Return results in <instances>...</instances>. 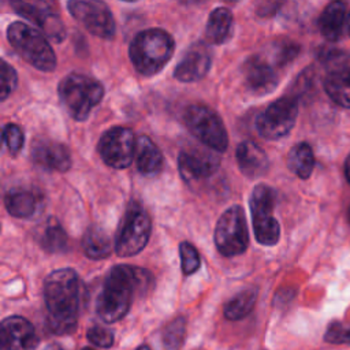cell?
Instances as JSON below:
<instances>
[{
	"mask_svg": "<svg viewBox=\"0 0 350 350\" xmlns=\"http://www.w3.org/2000/svg\"><path fill=\"white\" fill-rule=\"evenodd\" d=\"M153 284L149 271L131 267L115 265L107 275L97 297L96 310L105 323H115L126 316L135 294H145Z\"/></svg>",
	"mask_w": 350,
	"mask_h": 350,
	"instance_id": "cell-1",
	"label": "cell"
},
{
	"mask_svg": "<svg viewBox=\"0 0 350 350\" xmlns=\"http://www.w3.org/2000/svg\"><path fill=\"white\" fill-rule=\"evenodd\" d=\"M44 299L46 321L56 335H68L75 331L81 304V282L71 268L51 272L44 280Z\"/></svg>",
	"mask_w": 350,
	"mask_h": 350,
	"instance_id": "cell-2",
	"label": "cell"
},
{
	"mask_svg": "<svg viewBox=\"0 0 350 350\" xmlns=\"http://www.w3.org/2000/svg\"><path fill=\"white\" fill-rule=\"evenodd\" d=\"M175 51L172 36L163 29H146L135 34L129 46L134 68L145 77H152L163 70Z\"/></svg>",
	"mask_w": 350,
	"mask_h": 350,
	"instance_id": "cell-3",
	"label": "cell"
},
{
	"mask_svg": "<svg viewBox=\"0 0 350 350\" xmlns=\"http://www.w3.org/2000/svg\"><path fill=\"white\" fill-rule=\"evenodd\" d=\"M57 92L68 115L78 122H83L101 101L104 86L92 77L72 72L59 82Z\"/></svg>",
	"mask_w": 350,
	"mask_h": 350,
	"instance_id": "cell-4",
	"label": "cell"
},
{
	"mask_svg": "<svg viewBox=\"0 0 350 350\" xmlns=\"http://www.w3.org/2000/svg\"><path fill=\"white\" fill-rule=\"evenodd\" d=\"M7 40L14 51L34 68L51 72L56 68V55L48 40L25 22H12L7 27Z\"/></svg>",
	"mask_w": 350,
	"mask_h": 350,
	"instance_id": "cell-5",
	"label": "cell"
},
{
	"mask_svg": "<svg viewBox=\"0 0 350 350\" xmlns=\"http://www.w3.org/2000/svg\"><path fill=\"white\" fill-rule=\"evenodd\" d=\"M152 232V220L142 205L131 202L124 212L116 237L115 252L120 257H131L142 252Z\"/></svg>",
	"mask_w": 350,
	"mask_h": 350,
	"instance_id": "cell-6",
	"label": "cell"
},
{
	"mask_svg": "<svg viewBox=\"0 0 350 350\" xmlns=\"http://www.w3.org/2000/svg\"><path fill=\"white\" fill-rule=\"evenodd\" d=\"M187 130L205 146L215 152H224L228 135L220 116L204 104H191L183 112Z\"/></svg>",
	"mask_w": 350,
	"mask_h": 350,
	"instance_id": "cell-7",
	"label": "cell"
},
{
	"mask_svg": "<svg viewBox=\"0 0 350 350\" xmlns=\"http://www.w3.org/2000/svg\"><path fill=\"white\" fill-rule=\"evenodd\" d=\"M276 202V193L268 185H257L249 200L253 232L258 243L264 246H273L280 237V226L273 217L272 212Z\"/></svg>",
	"mask_w": 350,
	"mask_h": 350,
	"instance_id": "cell-8",
	"label": "cell"
},
{
	"mask_svg": "<svg viewBox=\"0 0 350 350\" xmlns=\"http://www.w3.org/2000/svg\"><path fill=\"white\" fill-rule=\"evenodd\" d=\"M215 245L224 257L242 254L249 245V230L242 206L227 208L217 219L215 227Z\"/></svg>",
	"mask_w": 350,
	"mask_h": 350,
	"instance_id": "cell-9",
	"label": "cell"
},
{
	"mask_svg": "<svg viewBox=\"0 0 350 350\" xmlns=\"http://www.w3.org/2000/svg\"><path fill=\"white\" fill-rule=\"evenodd\" d=\"M297 116L298 98L295 96H283L258 113L256 129L267 139H279L291 131Z\"/></svg>",
	"mask_w": 350,
	"mask_h": 350,
	"instance_id": "cell-10",
	"label": "cell"
},
{
	"mask_svg": "<svg viewBox=\"0 0 350 350\" xmlns=\"http://www.w3.org/2000/svg\"><path fill=\"white\" fill-rule=\"evenodd\" d=\"M135 146L134 133L129 127L115 126L103 133L97 150L107 165L115 170H124L135 157Z\"/></svg>",
	"mask_w": 350,
	"mask_h": 350,
	"instance_id": "cell-11",
	"label": "cell"
},
{
	"mask_svg": "<svg viewBox=\"0 0 350 350\" xmlns=\"http://www.w3.org/2000/svg\"><path fill=\"white\" fill-rule=\"evenodd\" d=\"M68 12L89 33L104 40L115 36V19L109 7L103 1L93 0H71L67 3Z\"/></svg>",
	"mask_w": 350,
	"mask_h": 350,
	"instance_id": "cell-12",
	"label": "cell"
},
{
	"mask_svg": "<svg viewBox=\"0 0 350 350\" xmlns=\"http://www.w3.org/2000/svg\"><path fill=\"white\" fill-rule=\"evenodd\" d=\"M328 66L323 86L328 97L343 108H350V56L329 51L321 56Z\"/></svg>",
	"mask_w": 350,
	"mask_h": 350,
	"instance_id": "cell-13",
	"label": "cell"
},
{
	"mask_svg": "<svg viewBox=\"0 0 350 350\" xmlns=\"http://www.w3.org/2000/svg\"><path fill=\"white\" fill-rule=\"evenodd\" d=\"M11 7L25 19L34 22L55 42H62L66 29L52 1H12Z\"/></svg>",
	"mask_w": 350,
	"mask_h": 350,
	"instance_id": "cell-14",
	"label": "cell"
},
{
	"mask_svg": "<svg viewBox=\"0 0 350 350\" xmlns=\"http://www.w3.org/2000/svg\"><path fill=\"white\" fill-rule=\"evenodd\" d=\"M220 165L217 152L202 148H191L180 152L178 157L179 172L186 183L212 176Z\"/></svg>",
	"mask_w": 350,
	"mask_h": 350,
	"instance_id": "cell-15",
	"label": "cell"
},
{
	"mask_svg": "<svg viewBox=\"0 0 350 350\" xmlns=\"http://www.w3.org/2000/svg\"><path fill=\"white\" fill-rule=\"evenodd\" d=\"M1 350H34L38 336L29 320L22 316H10L0 325Z\"/></svg>",
	"mask_w": 350,
	"mask_h": 350,
	"instance_id": "cell-16",
	"label": "cell"
},
{
	"mask_svg": "<svg viewBox=\"0 0 350 350\" xmlns=\"http://www.w3.org/2000/svg\"><path fill=\"white\" fill-rule=\"evenodd\" d=\"M242 74L246 88L254 96H265L273 92L279 82L273 66L257 55L250 56L243 63Z\"/></svg>",
	"mask_w": 350,
	"mask_h": 350,
	"instance_id": "cell-17",
	"label": "cell"
},
{
	"mask_svg": "<svg viewBox=\"0 0 350 350\" xmlns=\"http://www.w3.org/2000/svg\"><path fill=\"white\" fill-rule=\"evenodd\" d=\"M212 63V55L208 45L202 41L194 42L176 64L174 77L180 82H196L202 79Z\"/></svg>",
	"mask_w": 350,
	"mask_h": 350,
	"instance_id": "cell-18",
	"label": "cell"
},
{
	"mask_svg": "<svg viewBox=\"0 0 350 350\" xmlns=\"http://www.w3.org/2000/svg\"><path fill=\"white\" fill-rule=\"evenodd\" d=\"M31 160L49 171L66 172L71 167V154L68 148L56 141L38 139L31 146Z\"/></svg>",
	"mask_w": 350,
	"mask_h": 350,
	"instance_id": "cell-19",
	"label": "cell"
},
{
	"mask_svg": "<svg viewBox=\"0 0 350 350\" xmlns=\"http://www.w3.org/2000/svg\"><path fill=\"white\" fill-rule=\"evenodd\" d=\"M7 212L19 219L37 215L42 206V196L36 189H12L4 197Z\"/></svg>",
	"mask_w": 350,
	"mask_h": 350,
	"instance_id": "cell-20",
	"label": "cell"
},
{
	"mask_svg": "<svg viewBox=\"0 0 350 350\" xmlns=\"http://www.w3.org/2000/svg\"><path fill=\"white\" fill-rule=\"evenodd\" d=\"M235 159L241 172L247 178L262 176L269 167L267 153L253 141H243L237 146Z\"/></svg>",
	"mask_w": 350,
	"mask_h": 350,
	"instance_id": "cell-21",
	"label": "cell"
},
{
	"mask_svg": "<svg viewBox=\"0 0 350 350\" xmlns=\"http://www.w3.org/2000/svg\"><path fill=\"white\" fill-rule=\"evenodd\" d=\"M319 30L328 41H339L347 29V8L342 1L329 3L319 18Z\"/></svg>",
	"mask_w": 350,
	"mask_h": 350,
	"instance_id": "cell-22",
	"label": "cell"
},
{
	"mask_svg": "<svg viewBox=\"0 0 350 350\" xmlns=\"http://www.w3.org/2000/svg\"><path fill=\"white\" fill-rule=\"evenodd\" d=\"M36 239L41 249L48 253H64L70 243L64 228L55 217H49L40 224L36 232Z\"/></svg>",
	"mask_w": 350,
	"mask_h": 350,
	"instance_id": "cell-23",
	"label": "cell"
},
{
	"mask_svg": "<svg viewBox=\"0 0 350 350\" xmlns=\"http://www.w3.org/2000/svg\"><path fill=\"white\" fill-rule=\"evenodd\" d=\"M135 164L141 174L156 175L161 171L164 159L157 145L146 135L137 138L135 146Z\"/></svg>",
	"mask_w": 350,
	"mask_h": 350,
	"instance_id": "cell-24",
	"label": "cell"
},
{
	"mask_svg": "<svg viewBox=\"0 0 350 350\" xmlns=\"http://www.w3.org/2000/svg\"><path fill=\"white\" fill-rule=\"evenodd\" d=\"M234 16L232 12L226 7L215 8L206 21L205 38L211 44H224L232 33Z\"/></svg>",
	"mask_w": 350,
	"mask_h": 350,
	"instance_id": "cell-25",
	"label": "cell"
},
{
	"mask_svg": "<svg viewBox=\"0 0 350 350\" xmlns=\"http://www.w3.org/2000/svg\"><path fill=\"white\" fill-rule=\"evenodd\" d=\"M82 250L92 260H103L111 254L112 243L108 234L98 226H90L82 237Z\"/></svg>",
	"mask_w": 350,
	"mask_h": 350,
	"instance_id": "cell-26",
	"label": "cell"
},
{
	"mask_svg": "<svg viewBox=\"0 0 350 350\" xmlns=\"http://www.w3.org/2000/svg\"><path fill=\"white\" fill-rule=\"evenodd\" d=\"M287 167L301 179H308L314 168V154L309 144L298 142L287 154Z\"/></svg>",
	"mask_w": 350,
	"mask_h": 350,
	"instance_id": "cell-27",
	"label": "cell"
},
{
	"mask_svg": "<svg viewBox=\"0 0 350 350\" xmlns=\"http://www.w3.org/2000/svg\"><path fill=\"white\" fill-rule=\"evenodd\" d=\"M257 299V290L247 288L232 297L224 306V316L231 321L246 317L254 308Z\"/></svg>",
	"mask_w": 350,
	"mask_h": 350,
	"instance_id": "cell-28",
	"label": "cell"
},
{
	"mask_svg": "<svg viewBox=\"0 0 350 350\" xmlns=\"http://www.w3.org/2000/svg\"><path fill=\"white\" fill-rule=\"evenodd\" d=\"M186 321L183 317H176L168 323L163 331V347L164 350H178L185 339Z\"/></svg>",
	"mask_w": 350,
	"mask_h": 350,
	"instance_id": "cell-29",
	"label": "cell"
},
{
	"mask_svg": "<svg viewBox=\"0 0 350 350\" xmlns=\"http://www.w3.org/2000/svg\"><path fill=\"white\" fill-rule=\"evenodd\" d=\"M299 53V45L291 40L282 38L272 44L273 62L278 67H283L293 62Z\"/></svg>",
	"mask_w": 350,
	"mask_h": 350,
	"instance_id": "cell-30",
	"label": "cell"
},
{
	"mask_svg": "<svg viewBox=\"0 0 350 350\" xmlns=\"http://www.w3.org/2000/svg\"><path fill=\"white\" fill-rule=\"evenodd\" d=\"M180 267L185 275H193L200 268V254L194 245L187 241L179 243Z\"/></svg>",
	"mask_w": 350,
	"mask_h": 350,
	"instance_id": "cell-31",
	"label": "cell"
},
{
	"mask_svg": "<svg viewBox=\"0 0 350 350\" xmlns=\"http://www.w3.org/2000/svg\"><path fill=\"white\" fill-rule=\"evenodd\" d=\"M324 340L332 345H349L350 324H342L340 321H331L324 332Z\"/></svg>",
	"mask_w": 350,
	"mask_h": 350,
	"instance_id": "cell-32",
	"label": "cell"
},
{
	"mask_svg": "<svg viewBox=\"0 0 350 350\" xmlns=\"http://www.w3.org/2000/svg\"><path fill=\"white\" fill-rule=\"evenodd\" d=\"M3 141L11 153H18L25 144L22 129L15 123H7L3 127Z\"/></svg>",
	"mask_w": 350,
	"mask_h": 350,
	"instance_id": "cell-33",
	"label": "cell"
},
{
	"mask_svg": "<svg viewBox=\"0 0 350 350\" xmlns=\"http://www.w3.org/2000/svg\"><path fill=\"white\" fill-rule=\"evenodd\" d=\"M1 92L0 98L1 101L7 100V97L15 90L18 83V75L12 66H10L5 60H1Z\"/></svg>",
	"mask_w": 350,
	"mask_h": 350,
	"instance_id": "cell-34",
	"label": "cell"
},
{
	"mask_svg": "<svg viewBox=\"0 0 350 350\" xmlns=\"http://www.w3.org/2000/svg\"><path fill=\"white\" fill-rule=\"evenodd\" d=\"M86 338L90 343L98 347H111L113 343V334L103 325H93L88 329Z\"/></svg>",
	"mask_w": 350,
	"mask_h": 350,
	"instance_id": "cell-35",
	"label": "cell"
},
{
	"mask_svg": "<svg viewBox=\"0 0 350 350\" xmlns=\"http://www.w3.org/2000/svg\"><path fill=\"white\" fill-rule=\"evenodd\" d=\"M282 4L280 3H275V1H261L257 8H256V12L260 15V16H271L273 15L278 8L280 7Z\"/></svg>",
	"mask_w": 350,
	"mask_h": 350,
	"instance_id": "cell-36",
	"label": "cell"
},
{
	"mask_svg": "<svg viewBox=\"0 0 350 350\" xmlns=\"http://www.w3.org/2000/svg\"><path fill=\"white\" fill-rule=\"evenodd\" d=\"M345 175H346L347 182L350 183V153H349V156H347V159L345 161Z\"/></svg>",
	"mask_w": 350,
	"mask_h": 350,
	"instance_id": "cell-37",
	"label": "cell"
},
{
	"mask_svg": "<svg viewBox=\"0 0 350 350\" xmlns=\"http://www.w3.org/2000/svg\"><path fill=\"white\" fill-rule=\"evenodd\" d=\"M45 350H64V349L60 347L59 345H51V346H48Z\"/></svg>",
	"mask_w": 350,
	"mask_h": 350,
	"instance_id": "cell-38",
	"label": "cell"
},
{
	"mask_svg": "<svg viewBox=\"0 0 350 350\" xmlns=\"http://www.w3.org/2000/svg\"><path fill=\"white\" fill-rule=\"evenodd\" d=\"M135 350H150V347L149 346H146V345H141L139 347H137Z\"/></svg>",
	"mask_w": 350,
	"mask_h": 350,
	"instance_id": "cell-39",
	"label": "cell"
},
{
	"mask_svg": "<svg viewBox=\"0 0 350 350\" xmlns=\"http://www.w3.org/2000/svg\"><path fill=\"white\" fill-rule=\"evenodd\" d=\"M347 31H349V34H350V14H349V16H347Z\"/></svg>",
	"mask_w": 350,
	"mask_h": 350,
	"instance_id": "cell-40",
	"label": "cell"
},
{
	"mask_svg": "<svg viewBox=\"0 0 350 350\" xmlns=\"http://www.w3.org/2000/svg\"><path fill=\"white\" fill-rule=\"evenodd\" d=\"M82 350H93V349H89V347H85V349H82Z\"/></svg>",
	"mask_w": 350,
	"mask_h": 350,
	"instance_id": "cell-41",
	"label": "cell"
},
{
	"mask_svg": "<svg viewBox=\"0 0 350 350\" xmlns=\"http://www.w3.org/2000/svg\"><path fill=\"white\" fill-rule=\"evenodd\" d=\"M349 217H350V209H349Z\"/></svg>",
	"mask_w": 350,
	"mask_h": 350,
	"instance_id": "cell-42",
	"label": "cell"
}]
</instances>
